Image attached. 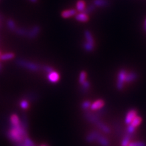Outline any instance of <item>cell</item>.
Returning <instances> with one entry per match:
<instances>
[{
	"mask_svg": "<svg viewBox=\"0 0 146 146\" xmlns=\"http://www.w3.org/2000/svg\"><path fill=\"white\" fill-rule=\"evenodd\" d=\"M8 138L15 144L20 143L27 136V130L21 125H11V129L7 132Z\"/></svg>",
	"mask_w": 146,
	"mask_h": 146,
	"instance_id": "obj_1",
	"label": "cell"
},
{
	"mask_svg": "<svg viewBox=\"0 0 146 146\" xmlns=\"http://www.w3.org/2000/svg\"><path fill=\"white\" fill-rule=\"evenodd\" d=\"M15 64L18 66L23 68L26 70L33 72L38 71L41 69V66H40L38 63L23 58L17 59L15 60Z\"/></svg>",
	"mask_w": 146,
	"mask_h": 146,
	"instance_id": "obj_2",
	"label": "cell"
},
{
	"mask_svg": "<svg viewBox=\"0 0 146 146\" xmlns=\"http://www.w3.org/2000/svg\"><path fill=\"white\" fill-rule=\"evenodd\" d=\"M41 32L40 27L38 25H35L27 29V33L26 37L29 39H34L37 37Z\"/></svg>",
	"mask_w": 146,
	"mask_h": 146,
	"instance_id": "obj_3",
	"label": "cell"
},
{
	"mask_svg": "<svg viewBox=\"0 0 146 146\" xmlns=\"http://www.w3.org/2000/svg\"><path fill=\"white\" fill-rule=\"evenodd\" d=\"M127 73V72L125 70H121L118 73L116 86L119 90H122L123 87H124Z\"/></svg>",
	"mask_w": 146,
	"mask_h": 146,
	"instance_id": "obj_4",
	"label": "cell"
},
{
	"mask_svg": "<svg viewBox=\"0 0 146 146\" xmlns=\"http://www.w3.org/2000/svg\"><path fill=\"white\" fill-rule=\"evenodd\" d=\"M137 116V111L136 110L131 109L130 110L127 112L125 118V122L126 124L129 125L131 124L133 119Z\"/></svg>",
	"mask_w": 146,
	"mask_h": 146,
	"instance_id": "obj_5",
	"label": "cell"
},
{
	"mask_svg": "<svg viewBox=\"0 0 146 146\" xmlns=\"http://www.w3.org/2000/svg\"><path fill=\"white\" fill-rule=\"evenodd\" d=\"M60 79V76L59 74L55 71H53L48 74V79L49 82L52 84H56L58 82Z\"/></svg>",
	"mask_w": 146,
	"mask_h": 146,
	"instance_id": "obj_6",
	"label": "cell"
},
{
	"mask_svg": "<svg viewBox=\"0 0 146 146\" xmlns=\"http://www.w3.org/2000/svg\"><path fill=\"white\" fill-rule=\"evenodd\" d=\"M104 105H105V102L104 100L102 99H99V100H96V101H94V102L91 103L90 108L91 110H93V111L99 110L102 109L103 108Z\"/></svg>",
	"mask_w": 146,
	"mask_h": 146,
	"instance_id": "obj_7",
	"label": "cell"
},
{
	"mask_svg": "<svg viewBox=\"0 0 146 146\" xmlns=\"http://www.w3.org/2000/svg\"><path fill=\"white\" fill-rule=\"evenodd\" d=\"M100 135V133L99 131H93L88 133V135H87V136H86V140L88 143L95 142V141H97L98 137Z\"/></svg>",
	"mask_w": 146,
	"mask_h": 146,
	"instance_id": "obj_8",
	"label": "cell"
},
{
	"mask_svg": "<svg viewBox=\"0 0 146 146\" xmlns=\"http://www.w3.org/2000/svg\"><path fill=\"white\" fill-rule=\"evenodd\" d=\"M96 125L100 130H101L103 131L104 133H109L110 132V129L107 125L103 123L102 121H100V120H98L94 124Z\"/></svg>",
	"mask_w": 146,
	"mask_h": 146,
	"instance_id": "obj_9",
	"label": "cell"
},
{
	"mask_svg": "<svg viewBox=\"0 0 146 146\" xmlns=\"http://www.w3.org/2000/svg\"><path fill=\"white\" fill-rule=\"evenodd\" d=\"M76 12V10L75 9H68V10L63 11L61 13V16L63 18H68L75 16L77 14Z\"/></svg>",
	"mask_w": 146,
	"mask_h": 146,
	"instance_id": "obj_10",
	"label": "cell"
},
{
	"mask_svg": "<svg viewBox=\"0 0 146 146\" xmlns=\"http://www.w3.org/2000/svg\"><path fill=\"white\" fill-rule=\"evenodd\" d=\"M75 18H76V20L80 22H82V23H85L88 21L89 19V17L88 14H86V13L82 12H80L78 14H76L75 15Z\"/></svg>",
	"mask_w": 146,
	"mask_h": 146,
	"instance_id": "obj_11",
	"label": "cell"
},
{
	"mask_svg": "<svg viewBox=\"0 0 146 146\" xmlns=\"http://www.w3.org/2000/svg\"><path fill=\"white\" fill-rule=\"evenodd\" d=\"M16 146H35L34 143L28 137L25 138L24 140L20 143L15 144Z\"/></svg>",
	"mask_w": 146,
	"mask_h": 146,
	"instance_id": "obj_12",
	"label": "cell"
},
{
	"mask_svg": "<svg viewBox=\"0 0 146 146\" xmlns=\"http://www.w3.org/2000/svg\"><path fill=\"white\" fill-rule=\"evenodd\" d=\"M38 98V94L34 93V92H31V93H27L25 95V99L27 100V101L29 102H34L35 100H36Z\"/></svg>",
	"mask_w": 146,
	"mask_h": 146,
	"instance_id": "obj_13",
	"label": "cell"
},
{
	"mask_svg": "<svg viewBox=\"0 0 146 146\" xmlns=\"http://www.w3.org/2000/svg\"><path fill=\"white\" fill-rule=\"evenodd\" d=\"M96 142L102 146H108L110 144L109 141L106 137L100 134L96 141Z\"/></svg>",
	"mask_w": 146,
	"mask_h": 146,
	"instance_id": "obj_14",
	"label": "cell"
},
{
	"mask_svg": "<svg viewBox=\"0 0 146 146\" xmlns=\"http://www.w3.org/2000/svg\"><path fill=\"white\" fill-rule=\"evenodd\" d=\"M84 36H85V38L86 40L85 42L94 44V40L93 36L90 31H88V30L85 31Z\"/></svg>",
	"mask_w": 146,
	"mask_h": 146,
	"instance_id": "obj_15",
	"label": "cell"
},
{
	"mask_svg": "<svg viewBox=\"0 0 146 146\" xmlns=\"http://www.w3.org/2000/svg\"><path fill=\"white\" fill-rule=\"evenodd\" d=\"M11 125H18L20 124V119L16 114H13L10 117Z\"/></svg>",
	"mask_w": 146,
	"mask_h": 146,
	"instance_id": "obj_16",
	"label": "cell"
},
{
	"mask_svg": "<svg viewBox=\"0 0 146 146\" xmlns=\"http://www.w3.org/2000/svg\"><path fill=\"white\" fill-rule=\"evenodd\" d=\"M137 74L134 72H130L127 73L125 77V82L130 83V82H133L137 79Z\"/></svg>",
	"mask_w": 146,
	"mask_h": 146,
	"instance_id": "obj_17",
	"label": "cell"
},
{
	"mask_svg": "<svg viewBox=\"0 0 146 146\" xmlns=\"http://www.w3.org/2000/svg\"><path fill=\"white\" fill-rule=\"evenodd\" d=\"M93 4L96 7H104L108 6V2L107 0H94Z\"/></svg>",
	"mask_w": 146,
	"mask_h": 146,
	"instance_id": "obj_18",
	"label": "cell"
},
{
	"mask_svg": "<svg viewBox=\"0 0 146 146\" xmlns=\"http://www.w3.org/2000/svg\"><path fill=\"white\" fill-rule=\"evenodd\" d=\"M90 86H91V84H90V82L86 80V81H85L83 84L80 85V90L82 93H87L88 90L90 88Z\"/></svg>",
	"mask_w": 146,
	"mask_h": 146,
	"instance_id": "obj_19",
	"label": "cell"
},
{
	"mask_svg": "<svg viewBox=\"0 0 146 146\" xmlns=\"http://www.w3.org/2000/svg\"><path fill=\"white\" fill-rule=\"evenodd\" d=\"M15 57V54L13 52H7L1 55L0 59L3 61H7L13 59Z\"/></svg>",
	"mask_w": 146,
	"mask_h": 146,
	"instance_id": "obj_20",
	"label": "cell"
},
{
	"mask_svg": "<svg viewBox=\"0 0 146 146\" xmlns=\"http://www.w3.org/2000/svg\"><path fill=\"white\" fill-rule=\"evenodd\" d=\"M6 25H7L8 29L10 31H11L12 32H13V33H14L15 31L17 29V27L15 22L13 21L12 19H9L7 21Z\"/></svg>",
	"mask_w": 146,
	"mask_h": 146,
	"instance_id": "obj_21",
	"label": "cell"
},
{
	"mask_svg": "<svg viewBox=\"0 0 146 146\" xmlns=\"http://www.w3.org/2000/svg\"><path fill=\"white\" fill-rule=\"evenodd\" d=\"M14 33L18 35H20L21 36H25L26 37L27 33V29H26L25 27H17Z\"/></svg>",
	"mask_w": 146,
	"mask_h": 146,
	"instance_id": "obj_22",
	"label": "cell"
},
{
	"mask_svg": "<svg viewBox=\"0 0 146 146\" xmlns=\"http://www.w3.org/2000/svg\"><path fill=\"white\" fill-rule=\"evenodd\" d=\"M141 122H142V119H141V117H140L139 116H138L137 115L134 119L132 121V122H131V124H129L130 125H131V127H133L134 128H136L139 126Z\"/></svg>",
	"mask_w": 146,
	"mask_h": 146,
	"instance_id": "obj_23",
	"label": "cell"
},
{
	"mask_svg": "<svg viewBox=\"0 0 146 146\" xmlns=\"http://www.w3.org/2000/svg\"><path fill=\"white\" fill-rule=\"evenodd\" d=\"M76 8H77V10L80 12H82L85 11L86 7H85V3L84 0H79V1L77 2Z\"/></svg>",
	"mask_w": 146,
	"mask_h": 146,
	"instance_id": "obj_24",
	"label": "cell"
},
{
	"mask_svg": "<svg viewBox=\"0 0 146 146\" xmlns=\"http://www.w3.org/2000/svg\"><path fill=\"white\" fill-rule=\"evenodd\" d=\"M84 49L86 52H92L94 49V44L85 42L84 43Z\"/></svg>",
	"mask_w": 146,
	"mask_h": 146,
	"instance_id": "obj_25",
	"label": "cell"
},
{
	"mask_svg": "<svg viewBox=\"0 0 146 146\" xmlns=\"http://www.w3.org/2000/svg\"><path fill=\"white\" fill-rule=\"evenodd\" d=\"M86 76H87V74H86V72L85 71H82L79 76V84L81 85L84 83L85 81L86 80Z\"/></svg>",
	"mask_w": 146,
	"mask_h": 146,
	"instance_id": "obj_26",
	"label": "cell"
},
{
	"mask_svg": "<svg viewBox=\"0 0 146 146\" xmlns=\"http://www.w3.org/2000/svg\"><path fill=\"white\" fill-rule=\"evenodd\" d=\"M130 134L129 135H127L124 139H122V143H121V145L122 146H128L129 144V143H130Z\"/></svg>",
	"mask_w": 146,
	"mask_h": 146,
	"instance_id": "obj_27",
	"label": "cell"
},
{
	"mask_svg": "<svg viewBox=\"0 0 146 146\" xmlns=\"http://www.w3.org/2000/svg\"><path fill=\"white\" fill-rule=\"evenodd\" d=\"M91 105V102L90 101V100H85L84 102H82L81 107L84 110L86 111L90 108Z\"/></svg>",
	"mask_w": 146,
	"mask_h": 146,
	"instance_id": "obj_28",
	"label": "cell"
},
{
	"mask_svg": "<svg viewBox=\"0 0 146 146\" xmlns=\"http://www.w3.org/2000/svg\"><path fill=\"white\" fill-rule=\"evenodd\" d=\"M20 106L22 109L26 110L27 108H28V107L29 106V102L27 101V100L23 99L20 101Z\"/></svg>",
	"mask_w": 146,
	"mask_h": 146,
	"instance_id": "obj_29",
	"label": "cell"
},
{
	"mask_svg": "<svg viewBox=\"0 0 146 146\" xmlns=\"http://www.w3.org/2000/svg\"><path fill=\"white\" fill-rule=\"evenodd\" d=\"M96 7L93 4H90V5H89V6H88V7L85 8V11H84V12L86 13V14H89V13H91V12H93L95 10Z\"/></svg>",
	"mask_w": 146,
	"mask_h": 146,
	"instance_id": "obj_30",
	"label": "cell"
},
{
	"mask_svg": "<svg viewBox=\"0 0 146 146\" xmlns=\"http://www.w3.org/2000/svg\"><path fill=\"white\" fill-rule=\"evenodd\" d=\"M41 69H42L45 72H46L47 74H48V73L54 71L53 68L51 67V66H49V65L42 66H41Z\"/></svg>",
	"mask_w": 146,
	"mask_h": 146,
	"instance_id": "obj_31",
	"label": "cell"
},
{
	"mask_svg": "<svg viewBox=\"0 0 146 146\" xmlns=\"http://www.w3.org/2000/svg\"><path fill=\"white\" fill-rule=\"evenodd\" d=\"M128 146H146L143 142H130Z\"/></svg>",
	"mask_w": 146,
	"mask_h": 146,
	"instance_id": "obj_32",
	"label": "cell"
},
{
	"mask_svg": "<svg viewBox=\"0 0 146 146\" xmlns=\"http://www.w3.org/2000/svg\"><path fill=\"white\" fill-rule=\"evenodd\" d=\"M29 1L32 3H36L38 2V0H29Z\"/></svg>",
	"mask_w": 146,
	"mask_h": 146,
	"instance_id": "obj_33",
	"label": "cell"
},
{
	"mask_svg": "<svg viewBox=\"0 0 146 146\" xmlns=\"http://www.w3.org/2000/svg\"><path fill=\"white\" fill-rule=\"evenodd\" d=\"M144 29L146 31V18H145V21H144Z\"/></svg>",
	"mask_w": 146,
	"mask_h": 146,
	"instance_id": "obj_34",
	"label": "cell"
},
{
	"mask_svg": "<svg viewBox=\"0 0 146 146\" xmlns=\"http://www.w3.org/2000/svg\"><path fill=\"white\" fill-rule=\"evenodd\" d=\"M1 52H0V57H1ZM0 60H1V59H0ZM1 64H0V71H1Z\"/></svg>",
	"mask_w": 146,
	"mask_h": 146,
	"instance_id": "obj_35",
	"label": "cell"
},
{
	"mask_svg": "<svg viewBox=\"0 0 146 146\" xmlns=\"http://www.w3.org/2000/svg\"><path fill=\"white\" fill-rule=\"evenodd\" d=\"M41 146H48V145H41Z\"/></svg>",
	"mask_w": 146,
	"mask_h": 146,
	"instance_id": "obj_36",
	"label": "cell"
}]
</instances>
